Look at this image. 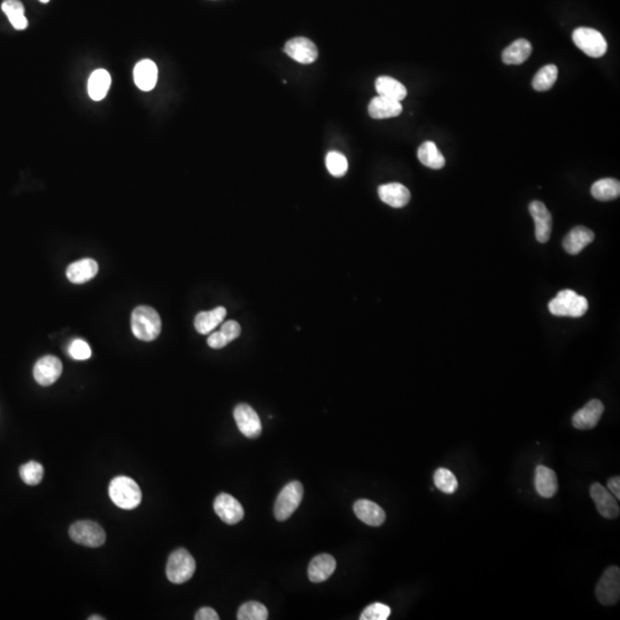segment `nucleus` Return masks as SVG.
Here are the masks:
<instances>
[{"label":"nucleus","instance_id":"obj_36","mask_svg":"<svg viewBox=\"0 0 620 620\" xmlns=\"http://www.w3.org/2000/svg\"><path fill=\"white\" fill-rule=\"evenodd\" d=\"M326 165L330 174L335 177H342L348 170L347 159L339 152H329L326 155Z\"/></svg>","mask_w":620,"mask_h":620},{"label":"nucleus","instance_id":"obj_42","mask_svg":"<svg viewBox=\"0 0 620 620\" xmlns=\"http://www.w3.org/2000/svg\"><path fill=\"white\" fill-rule=\"evenodd\" d=\"M39 1H42V3H48V1H50V0H39Z\"/></svg>","mask_w":620,"mask_h":620},{"label":"nucleus","instance_id":"obj_22","mask_svg":"<svg viewBox=\"0 0 620 620\" xmlns=\"http://www.w3.org/2000/svg\"><path fill=\"white\" fill-rule=\"evenodd\" d=\"M595 235L592 230L585 227H576L572 229L563 240V247L570 255L579 254L583 248L593 242Z\"/></svg>","mask_w":620,"mask_h":620},{"label":"nucleus","instance_id":"obj_11","mask_svg":"<svg viewBox=\"0 0 620 620\" xmlns=\"http://www.w3.org/2000/svg\"><path fill=\"white\" fill-rule=\"evenodd\" d=\"M590 492L601 516L607 520H616L619 516L618 499L607 490V487L602 486L599 483H594L590 486Z\"/></svg>","mask_w":620,"mask_h":620},{"label":"nucleus","instance_id":"obj_33","mask_svg":"<svg viewBox=\"0 0 620 620\" xmlns=\"http://www.w3.org/2000/svg\"><path fill=\"white\" fill-rule=\"evenodd\" d=\"M433 480H434L438 490L445 494L455 493L457 487H459V481L456 479L455 475L450 470L445 469V468L436 470Z\"/></svg>","mask_w":620,"mask_h":620},{"label":"nucleus","instance_id":"obj_13","mask_svg":"<svg viewBox=\"0 0 620 620\" xmlns=\"http://www.w3.org/2000/svg\"><path fill=\"white\" fill-rule=\"evenodd\" d=\"M62 362L57 356L46 355L38 360L34 366V378L42 386H50L60 378Z\"/></svg>","mask_w":620,"mask_h":620},{"label":"nucleus","instance_id":"obj_2","mask_svg":"<svg viewBox=\"0 0 620 620\" xmlns=\"http://www.w3.org/2000/svg\"><path fill=\"white\" fill-rule=\"evenodd\" d=\"M108 493L115 506L121 509H136L141 502V488L129 477L120 476L112 480Z\"/></svg>","mask_w":620,"mask_h":620},{"label":"nucleus","instance_id":"obj_24","mask_svg":"<svg viewBox=\"0 0 620 620\" xmlns=\"http://www.w3.org/2000/svg\"><path fill=\"white\" fill-rule=\"evenodd\" d=\"M240 326L236 321H228L222 326L221 330L211 333L207 339V344L211 348L221 349L233 342L240 335Z\"/></svg>","mask_w":620,"mask_h":620},{"label":"nucleus","instance_id":"obj_28","mask_svg":"<svg viewBox=\"0 0 620 620\" xmlns=\"http://www.w3.org/2000/svg\"><path fill=\"white\" fill-rule=\"evenodd\" d=\"M375 91L378 96L393 100L402 101L407 97V89L401 82L389 76H380L375 80Z\"/></svg>","mask_w":620,"mask_h":620},{"label":"nucleus","instance_id":"obj_20","mask_svg":"<svg viewBox=\"0 0 620 620\" xmlns=\"http://www.w3.org/2000/svg\"><path fill=\"white\" fill-rule=\"evenodd\" d=\"M134 83L141 91H151L158 82V67L150 59L141 60L134 69Z\"/></svg>","mask_w":620,"mask_h":620},{"label":"nucleus","instance_id":"obj_3","mask_svg":"<svg viewBox=\"0 0 620 620\" xmlns=\"http://www.w3.org/2000/svg\"><path fill=\"white\" fill-rule=\"evenodd\" d=\"M550 314L562 317H574L578 319L586 314L588 310V301L583 295H579L572 290H563L550 300Z\"/></svg>","mask_w":620,"mask_h":620},{"label":"nucleus","instance_id":"obj_4","mask_svg":"<svg viewBox=\"0 0 620 620\" xmlns=\"http://www.w3.org/2000/svg\"><path fill=\"white\" fill-rule=\"evenodd\" d=\"M195 572V560L188 550H175L168 558L166 574L169 581L176 585L186 583Z\"/></svg>","mask_w":620,"mask_h":620},{"label":"nucleus","instance_id":"obj_1","mask_svg":"<svg viewBox=\"0 0 620 620\" xmlns=\"http://www.w3.org/2000/svg\"><path fill=\"white\" fill-rule=\"evenodd\" d=\"M162 322L158 312L148 305H139L131 314V330L136 338L153 342L161 333Z\"/></svg>","mask_w":620,"mask_h":620},{"label":"nucleus","instance_id":"obj_14","mask_svg":"<svg viewBox=\"0 0 620 620\" xmlns=\"http://www.w3.org/2000/svg\"><path fill=\"white\" fill-rule=\"evenodd\" d=\"M604 413V405L600 400H590L572 417V424L578 429H592L600 422Z\"/></svg>","mask_w":620,"mask_h":620},{"label":"nucleus","instance_id":"obj_27","mask_svg":"<svg viewBox=\"0 0 620 620\" xmlns=\"http://www.w3.org/2000/svg\"><path fill=\"white\" fill-rule=\"evenodd\" d=\"M225 316H227V309L224 307H218L209 312H199L198 315L195 316V330L202 335H208L223 322Z\"/></svg>","mask_w":620,"mask_h":620},{"label":"nucleus","instance_id":"obj_18","mask_svg":"<svg viewBox=\"0 0 620 620\" xmlns=\"http://www.w3.org/2000/svg\"><path fill=\"white\" fill-rule=\"evenodd\" d=\"M337 567L335 557L329 553H321L310 560L308 577L312 583H322L329 579Z\"/></svg>","mask_w":620,"mask_h":620},{"label":"nucleus","instance_id":"obj_29","mask_svg":"<svg viewBox=\"0 0 620 620\" xmlns=\"http://www.w3.org/2000/svg\"><path fill=\"white\" fill-rule=\"evenodd\" d=\"M594 198L600 202H611L620 195V183L614 178H603L595 181L590 188Z\"/></svg>","mask_w":620,"mask_h":620},{"label":"nucleus","instance_id":"obj_41","mask_svg":"<svg viewBox=\"0 0 620 620\" xmlns=\"http://www.w3.org/2000/svg\"><path fill=\"white\" fill-rule=\"evenodd\" d=\"M104 617H98V616H94V617L89 618V620H104Z\"/></svg>","mask_w":620,"mask_h":620},{"label":"nucleus","instance_id":"obj_31","mask_svg":"<svg viewBox=\"0 0 620 620\" xmlns=\"http://www.w3.org/2000/svg\"><path fill=\"white\" fill-rule=\"evenodd\" d=\"M1 10L6 14L10 24L17 30H24L28 27V20L24 15V7L19 0H5Z\"/></svg>","mask_w":620,"mask_h":620},{"label":"nucleus","instance_id":"obj_38","mask_svg":"<svg viewBox=\"0 0 620 620\" xmlns=\"http://www.w3.org/2000/svg\"><path fill=\"white\" fill-rule=\"evenodd\" d=\"M68 353H69V355L73 359L78 360V361L89 360L91 357V354H92L89 344L82 340V339H75L74 342L69 345Z\"/></svg>","mask_w":620,"mask_h":620},{"label":"nucleus","instance_id":"obj_8","mask_svg":"<svg viewBox=\"0 0 620 620\" xmlns=\"http://www.w3.org/2000/svg\"><path fill=\"white\" fill-rule=\"evenodd\" d=\"M596 597L603 605H614L620 599V570L618 567H608L596 586Z\"/></svg>","mask_w":620,"mask_h":620},{"label":"nucleus","instance_id":"obj_15","mask_svg":"<svg viewBox=\"0 0 620 620\" xmlns=\"http://www.w3.org/2000/svg\"><path fill=\"white\" fill-rule=\"evenodd\" d=\"M530 213L535 223V238L538 242L544 244L549 240L551 235L553 229L551 214L543 202L537 200L531 202Z\"/></svg>","mask_w":620,"mask_h":620},{"label":"nucleus","instance_id":"obj_17","mask_svg":"<svg viewBox=\"0 0 620 620\" xmlns=\"http://www.w3.org/2000/svg\"><path fill=\"white\" fill-rule=\"evenodd\" d=\"M378 195L382 202L393 208L405 207L411 197L409 190L400 183L380 185L378 188Z\"/></svg>","mask_w":620,"mask_h":620},{"label":"nucleus","instance_id":"obj_40","mask_svg":"<svg viewBox=\"0 0 620 620\" xmlns=\"http://www.w3.org/2000/svg\"><path fill=\"white\" fill-rule=\"evenodd\" d=\"M608 490L610 492L616 499H620V479L619 477H612L608 481Z\"/></svg>","mask_w":620,"mask_h":620},{"label":"nucleus","instance_id":"obj_21","mask_svg":"<svg viewBox=\"0 0 620 620\" xmlns=\"http://www.w3.org/2000/svg\"><path fill=\"white\" fill-rule=\"evenodd\" d=\"M402 109L401 101L393 100L382 96L373 98L368 107L370 116L377 120L396 118L402 113Z\"/></svg>","mask_w":620,"mask_h":620},{"label":"nucleus","instance_id":"obj_32","mask_svg":"<svg viewBox=\"0 0 620 620\" xmlns=\"http://www.w3.org/2000/svg\"><path fill=\"white\" fill-rule=\"evenodd\" d=\"M558 76V69L555 64H547L538 71L532 81L534 90L548 91L553 87Z\"/></svg>","mask_w":620,"mask_h":620},{"label":"nucleus","instance_id":"obj_6","mask_svg":"<svg viewBox=\"0 0 620 620\" xmlns=\"http://www.w3.org/2000/svg\"><path fill=\"white\" fill-rule=\"evenodd\" d=\"M69 535L74 542L89 548H98L106 542L104 529L92 520H80L73 524Z\"/></svg>","mask_w":620,"mask_h":620},{"label":"nucleus","instance_id":"obj_39","mask_svg":"<svg viewBox=\"0 0 620 620\" xmlns=\"http://www.w3.org/2000/svg\"><path fill=\"white\" fill-rule=\"evenodd\" d=\"M195 620H218L220 619V616H218V612L214 610V609H211L209 607L202 608L200 610L195 614Z\"/></svg>","mask_w":620,"mask_h":620},{"label":"nucleus","instance_id":"obj_34","mask_svg":"<svg viewBox=\"0 0 620 620\" xmlns=\"http://www.w3.org/2000/svg\"><path fill=\"white\" fill-rule=\"evenodd\" d=\"M237 619L239 620H265L268 619V610L263 604L249 601L239 608Z\"/></svg>","mask_w":620,"mask_h":620},{"label":"nucleus","instance_id":"obj_12","mask_svg":"<svg viewBox=\"0 0 620 620\" xmlns=\"http://www.w3.org/2000/svg\"><path fill=\"white\" fill-rule=\"evenodd\" d=\"M284 52L291 59L302 64H312V62H315L316 59L319 57V50H317L315 44L312 43L308 38L305 37H296L290 39L285 44Z\"/></svg>","mask_w":620,"mask_h":620},{"label":"nucleus","instance_id":"obj_9","mask_svg":"<svg viewBox=\"0 0 620 620\" xmlns=\"http://www.w3.org/2000/svg\"><path fill=\"white\" fill-rule=\"evenodd\" d=\"M236 423L239 431L248 438L256 439L262 432L261 419L251 406L246 403H240L236 407L233 411Z\"/></svg>","mask_w":620,"mask_h":620},{"label":"nucleus","instance_id":"obj_23","mask_svg":"<svg viewBox=\"0 0 620 620\" xmlns=\"http://www.w3.org/2000/svg\"><path fill=\"white\" fill-rule=\"evenodd\" d=\"M534 484H535V490H537L538 494L544 499L553 497L558 490L556 473L547 466H538L535 470Z\"/></svg>","mask_w":620,"mask_h":620},{"label":"nucleus","instance_id":"obj_19","mask_svg":"<svg viewBox=\"0 0 620 620\" xmlns=\"http://www.w3.org/2000/svg\"><path fill=\"white\" fill-rule=\"evenodd\" d=\"M99 265L92 258H82L68 265L67 278L73 284H83L97 276Z\"/></svg>","mask_w":620,"mask_h":620},{"label":"nucleus","instance_id":"obj_30","mask_svg":"<svg viewBox=\"0 0 620 620\" xmlns=\"http://www.w3.org/2000/svg\"><path fill=\"white\" fill-rule=\"evenodd\" d=\"M417 157L422 165L431 168L434 170L441 169L446 163L443 153L438 150L436 145L433 141H425L419 146Z\"/></svg>","mask_w":620,"mask_h":620},{"label":"nucleus","instance_id":"obj_10","mask_svg":"<svg viewBox=\"0 0 620 620\" xmlns=\"http://www.w3.org/2000/svg\"><path fill=\"white\" fill-rule=\"evenodd\" d=\"M214 510L216 515L229 525H235V524L242 522L244 515H245L244 508L238 499L227 493H222L216 496L214 501Z\"/></svg>","mask_w":620,"mask_h":620},{"label":"nucleus","instance_id":"obj_5","mask_svg":"<svg viewBox=\"0 0 620 620\" xmlns=\"http://www.w3.org/2000/svg\"><path fill=\"white\" fill-rule=\"evenodd\" d=\"M302 496H303V486L299 481H291L285 487H283L274 506L276 520L279 522L289 520L300 506Z\"/></svg>","mask_w":620,"mask_h":620},{"label":"nucleus","instance_id":"obj_37","mask_svg":"<svg viewBox=\"0 0 620 620\" xmlns=\"http://www.w3.org/2000/svg\"><path fill=\"white\" fill-rule=\"evenodd\" d=\"M391 616V608L386 604L373 603L363 611L361 620H386Z\"/></svg>","mask_w":620,"mask_h":620},{"label":"nucleus","instance_id":"obj_35","mask_svg":"<svg viewBox=\"0 0 620 620\" xmlns=\"http://www.w3.org/2000/svg\"><path fill=\"white\" fill-rule=\"evenodd\" d=\"M21 479L29 486H36L41 484L44 477V468L41 463L30 461L20 468Z\"/></svg>","mask_w":620,"mask_h":620},{"label":"nucleus","instance_id":"obj_16","mask_svg":"<svg viewBox=\"0 0 620 620\" xmlns=\"http://www.w3.org/2000/svg\"><path fill=\"white\" fill-rule=\"evenodd\" d=\"M354 513L361 522L369 526H380L386 520L382 508L370 499H359L354 503Z\"/></svg>","mask_w":620,"mask_h":620},{"label":"nucleus","instance_id":"obj_26","mask_svg":"<svg viewBox=\"0 0 620 620\" xmlns=\"http://www.w3.org/2000/svg\"><path fill=\"white\" fill-rule=\"evenodd\" d=\"M533 47L526 39H517L504 48L502 61L506 64H522L530 57Z\"/></svg>","mask_w":620,"mask_h":620},{"label":"nucleus","instance_id":"obj_25","mask_svg":"<svg viewBox=\"0 0 620 620\" xmlns=\"http://www.w3.org/2000/svg\"><path fill=\"white\" fill-rule=\"evenodd\" d=\"M111 83V75L105 69L94 71L87 82V92L91 99L94 101L103 100L107 96Z\"/></svg>","mask_w":620,"mask_h":620},{"label":"nucleus","instance_id":"obj_7","mask_svg":"<svg viewBox=\"0 0 620 620\" xmlns=\"http://www.w3.org/2000/svg\"><path fill=\"white\" fill-rule=\"evenodd\" d=\"M572 39L578 48L590 57H603L607 53L608 43L600 31L592 28H578L572 34Z\"/></svg>","mask_w":620,"mask_h":620}]
</instances>
